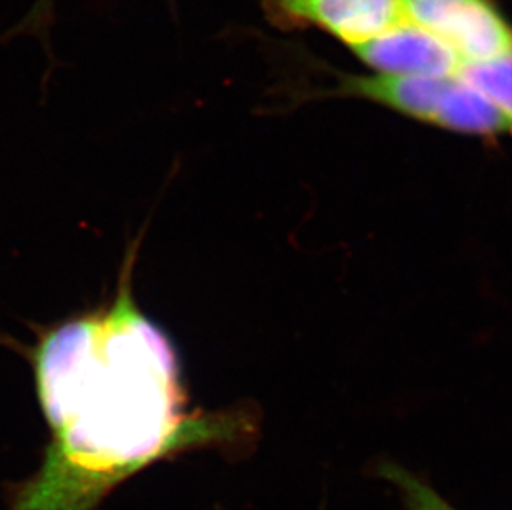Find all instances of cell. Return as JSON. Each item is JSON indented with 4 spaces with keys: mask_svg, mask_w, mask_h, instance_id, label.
Segmentation results:
<instances>
[{
    "mask_svg": "<svg viewBox=\"0 0 512 510\" xmlns=\"http://www.w3.org/2000/svg\"><path fill=\"white\" fill-rule=\"evenodd\" d=\"M352 50L378 73L453 77L463 65L448 45L406 19Z\"/></svg>",
    "mask_w": 512,
    "mask_h": 510,
    "instance_id": "277c9868",
    "label": "cell"
},
{
    "mask_svg": "<svg viewBox=\"0 0 512 510\" xmlns=\"http://www.w3.org/2000/svg\"><path fill=\"white\" fill-rule=\"evenodd\" d=\"M45 2H49V0H40L39 5H37V7H35V12H37V10L44 9Z\"/></svg>",
    "mask_w": 512,
    "mask_h": 510,
    "instance_id": "ba28073f",
    "label": "cell"
},
{
    "mask_svg": "<svg viewBox=\"0 0 512 510\" xmlns=\"http://www.w3.org/2000/svg\"><path fill=\"white\" fill-rule=\"evenodd\" d=\"M269 19L282 27H317L350 49L397 25L401 0H262Z\"/></svg>",
    "mask_w": 512,
    "mask_h": 510,
    "instance_id": "3957f363",
    "label": "cell"
},
{
    "mask_svg": "<svg viewBox=\"0 0 512 510\" xmlns=\"http://www.w3.org/2000/svg\"><path fill=\"white\" fill-rule=\"evenodd\" d=\"M138 247L110 302L40 333L30 352L50 441L12 510H93L145 467L241 429L234 414L189 409L176 348L135 299Z\"/></svg>",
    "mask_w": 512,
    "mask_h": 510,
    "instance_id": "6da1fadb",
    "label": "cell"
},
{
    "mask_svg": "<svg viewBox=\"0 0 512 510\" xmlns=\"http://www.w3.org/2000/svg\"><path fill=\"white\" fill-rule=\"evenodd\" d=\"M403 17L448 45L463 63L512 53V24L493 0H401Z\"/></svg>",
    "mask_w": 512,
    "mask_h": 510,
    "instance_id": "7a4b0ae2",
    "label": "cell"
},
{
    "mask_svg": "<svg viewBox=\"0 0 512 510\" xmlns=\"http://www.w3.org/2000/svg\"><path fill=\"white\" fill-rule=\"evenodd\" d=\"M453 77H418L378 72L350 75L342 78L339 93L377 103L411 120L435 126Z\"/></svg>",
    "mask_w": 512,
    "mask_h": 510,
    "instance_id": "5b68a950",
    "label": "cell"
},
{
    "mask_svg": "<svg viewBox=\"0 0 512 510\" xmlns=\"http://www.w3.org/2000/svg\"><path fill=\"white\" fill-rule=\"evenodd\" d=\"M458 77L483 93L512 128V53L486 62L463 63Z\"/></svg>",
    "mask_w": 512,
    "mask_h": 510,
    "instance_id": "52a82bcc",
    "label": "cell"
},
{
    "mask_svg": "<svg viewBox=\"0 0 512 510\" xmlns=\"http://www.w3.org/2000/svg\"><path fill=\"white\" fill-rule=\"evenodd\" d=\"M435 126L481 138L512 135L511 125L501 111L458 75L451 80Z\"/></svg>",
    "mask_w": 512,
    "mask_h": 510,
    "instance_id": "8992f818",
    "label": "cell"
}]
</instances>
